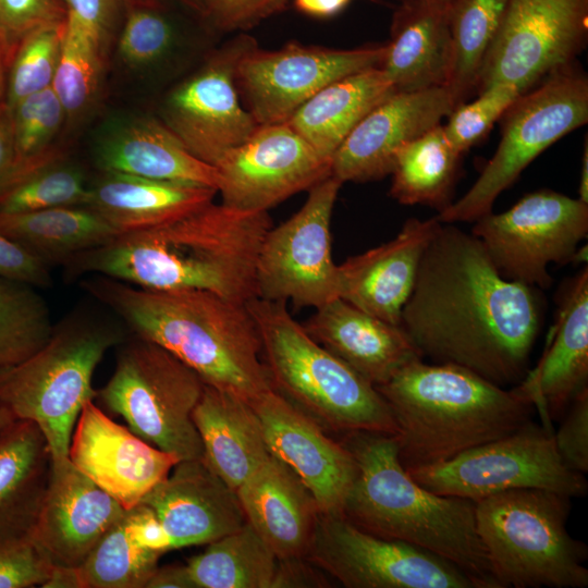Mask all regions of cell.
I'll return each mask as SVG.
<instances>
[{
  "label": "cell",
  "mask_w": 588,
  "mask_h": 588,
  "mask_svg": "<svg viewBox=\"0 0 588 588\" xmlns=\"http://www.w3.org/2000/svg\"><path fill=\"white\" fill-rule=\"evenodd\" d=\"M385 45L332 49L290 42L278 50L255 45L238 61L235 81L259 125L286 122L327 85L379 68Z\"/></svg>",
  "instance_id": "2e32d148"
},
{
  "label": "cell",
  "mask_w": 588,
  "mask_h": 588,
  "mask_svg": "<svg viewBox=\"0 0 588 588\" xmlns=\"http://www.w3.org/2000/svg\"><path fill=\"white\" fill-rule=\"evenodd\" d=\"M204 16L224 32L248 29L282 12L289 0H200Z\"/></svg>",
  "instance_id": "681fc988"
},
{
  "label": "cell",
  "mask_w": 588,
  "mask_h": 588,
  "mask_svg": "<svg viewBox=\"0 0 588 588\" xmlns=\"http://www.w3.org/2000/svg\"><path fill=\"white\" fill-rule=\"evenodd\" d=\"M432 11L449 15V12L458 0H419Z\"/></svg>",
  "instance_id": "6125c7cd"
},
{
  "label": "cell",
  "mask_w": 588,
  "mask_h": 588,
  "mask_svg": "<svg viewBox=\"0 0 588 588\" xmlns=\"http://www.w3.org/2000/svg\"><path fill=\"white\" fill-rule=\"evenodd\" d=\"M306 559L346 588H476L453 563L319 513Z\"/></svg>",
  "instance_id": "5bb4252c"
},
{
  "label": "cell",
  "mask_w": 588,
  "mask_h": 588,
  "mask_svg": "<svg viewBox=\"0 0 588 588\" xmlns=\"http://www.w3.org/2000/svg\"><path fill=\"white\" fill-rule=\"evenodd\" d=\"M132 541L139 548L164 553L172 550L170 538L151 507L139 503L125 513Z\"/></svg>",
  "instance_id": "f5cc1de1"
},
{
  "label": "cell",
  "mask_w": 588,
  "mask_h": 588,
  "mask_svg": "<svg viewBox=\"0 0 588 588\" xmlns=\"http://www.w3.org/2000/svg\"><path fill=\"white\" fill-rule=\"evenodd\" d=\"M88 188L84 170L63 158L28 173L9 187L0 196V212L85 206Z\"/></svg>",
  "instance_id": "b9f144b4"
},
{
  "label": "cell",
  "mask_w": 588,
  "mask_h": 588,
  "mask_svg": "<svg viewBox=\"0 0 588 588\" xmlns=\"http://www.w3.org/2000/svg\"><path fill=\"white\" fill-rule=\"evenodd\" d=\"M588 388V269L571 279L542 357L512 389L540 412L543 425L559 420Z\"/></svg>",
  "instance_id": "cb8c5ba5"
},
{
  "label": "cell",
  "mask_w": 588,
  "mask_h": 588,
  "mask_svg": "<svg viewBox=\"0 0 588 588\" xmlns=\"http://www.w3.org/2000/svg\"><path fill=\"white\" fill-rule=\"evenodd\" d=\"M278 558L246 523L192 556L187 569L195 588H271Z\"/></svg>",
  "instance_id": "d590c367"
},
{
  "label": "cell",
  "mask_w": 588,
  "mask_h": 588,
  "mask_svg": "<svg viewBox=\"0 0 588 588\" xmlns=\"http://www.w3.org/2000/svg\"><path fill=\"white\" fill-rule=\"evenodd\" d=\"M215 167L221 203L248 212L269 211L331 175V161L286 122L259 125Z\"/></svg>",
  "instance_id": "ac0fdd59"
},
{
  "label": "cell",
  "mask_w": 588,
  "mask_h": 588,
  "mask_svg": "<svg viewBox=\"0 0 588 588\" xmlns=\"http://www.w3.org/2000/svg\"><path fill=\"white\" fill-rule=\"evenodd\" d=\"M449 17L419 0H403L391 24L380 69L395 91L448 86L452 69Z\"/></svg>",
  "instance_id": "f546056e"
},
{
  "label": "cell",
  "mask_w": 588,
  "mask_h": 588,
  "mask_svg": "<svg viewBox=\"0 0 588 588\" xmlns=\"http://www.w3.org/2000/svg\"><path fill=\"white\" fill-rule=\"evenodd\" d=\"M14 167L12 113L4 101L0 103V196L9 188Z\"/></svg>",
  "instance_id": "11a10c76"
},
{
  "label": "cell",
  "mask_w": 588,
  "mask_h": 588,
  "mask_svg": "<svg viewBox=\"0 0 588 588\" xmlns=\"http://www.w3.org/2000/svg\"><path fill=\"white\" fill-rule=\"evenodd\" d=\"M351 0H294L298 11L315 17H329L342 11Z\"/></svg>",
  "instance_id": "6f0895ef"
},
{
  "label": "cell",
  "mask_w": 588,
  "mask_h": 588,
  "mask_svg": "<svg viewBox=\"0 0 588 588\" xmlns=\"http://www.w3.org/2000/svg\"><path fill=\"white\" fill-rule=\"evenodd\" d=\"M15 420L12 414L4 407L0 406V429Z\"/></svg>",
  "instance_id": "e7e4bbea"
},
{
  "label": "cell",
  "mask_w": 588,
  "mask_h": 588,
  "mask_svg": "<svg viewBox=\"0 0 588 588\" xmlns=\"http://www.w3.org/2000/svg\"><path fill=\"white\" fill-rule=\"evenodd\" d=\"M8 63L0 42V103L4 101L7 87Z\"/></svg>",
  "instance_id": "be15d7a7"
},
{
  "label": "cell",
  "mask_w": 588,
  "mask_h": 588,
  "mask_svg": "<svg viewBox=\"0 0 588 588\" xmlns=\"http://www.w3.org/2000/svg\"><path fill=\"white\" fill-rule=\"evenodd\" d=\"M473 234L481 242L502 277L547 289L550 264L574 261L588 233V204L551 189L522 197L501 213L475 221Z\"/></svg>",
  "instance_id": "7c38bea8"
},
{
  "label": "cell",
  "mask_w": 588,
  "mask_h": 588,
  "mask_svg": "<svg viewBox=\"0 0 588 588\" xmlns=\"http://www.w3.org/2000/svg\"><path fill=\"white\" fill-rule=\"evenodd\" d=\"M161 555L132 541L124 514L77 567L81 588H146Z\"/></svg>",
  "instance_id": "60d3db41"
},
{
  "label": "cell",
  "mask_w": 588,
  "mask_h": 588,
  "mask_svg": "<svg viewBox=\"0 0 588 588\" xmlns=\"http://www.w3.org/2000/svg\"><path fill=\"white\" fill-rule=\"evenodd\" d=\"M42 588H81L77 567L53 565Z\"/></svg>",
  "instance_id": "680465c9"
},
{
  "label": "cell",
  "mask_w": 588,
  "mask_h": 588,
  "mask_svg": "<svg viewBox=\"0 0 588 588\" xmlns=\"http://www.w3.org/2000/svg\"><path fill=\"white\" fill-rule=\"evenodd\" d=\"M69 460L126 511L139 504L181 460L148 443L87 401L74 426Z\"/></svg>",
  "instance_id": "d6986e66"
},
{
  "label": "cell",
  "mask_w": 588,
  "mask_h": 588,
  "mask_svg": "<svg viewBox=\"0 0 588 588\" xmlns=\"http://www.w3.org/2000/svg\"><path fill=\"white\" fill-rule=\"evenodd\" d=\"M255 45L248 35L233 38L164 101L163 123L191 154L211 166L259 126L242 107L235 81L238 61Z\"/></svg>",
  "instance_id": "e0dca14e"
},
{
  "label": "cell",
  "mask_w": 588,
  "mask_h": 588,
  "mask_svg": "<svg viewBox=\"0 0 588 588\" xmlns=\"http://www.w3.org/2000/svg\"><path fill=\"white\" fill-rule=\"evenodd\" d=\"M140 503L157 514L172 550L208 544L247 523L236 491L204 458L176 463Z\"/></svg>",
  "instance_id": "603a6c76"
},
{
  "label": "cell",
  "mask_w": 588,
  "mask_h": 588,
  "mask_svg": "<svg viewBox=\"0 0 588 588\" xmlns=\"http://www.w3.org/2000/svg\"><path fill=\"white\" fill-rule=\"evenodd\" d=\"M393 93L380 68L367 69L320 89L286 123L321 157L331 161L358 122Z\"/></svg>",
  "instance_id": "d6a6232c"
},
{
  "label": "cell",
  "mask_w": 588,
  "mask_h": 588,
  "mask_svg": "<svg viewBox=\"0 0 588 588\" xmlns=\"http://www.w3.org/2000/svg\"><path fill=\"white\" fill-rule=\"evenodd\" d=\"M106 49L94 34L65 19L60 59L51 86L63 108L65 121L82 118L95 102Z\"/></svg>",
  "instance_id": "74e56055"
},
{
  "label": "cell",
  "mask_w": 588,
  "mask_h": 588,
  "mask_svg": "<svg viewBox=\"0 0 588 588\" xmlns=\"http://www.w3.org/2000/svg\"><path fill=\"white\" fill-rule=\"evenodd\" d=\"M50 471L47 441L33 421L0 429V544L30 540Z\"/></svg>",
  "instance_id": "4dcf8cb0"
},
{
  "label": "cell",
  "mask_w": 588,
  "mask_h": 588,
  "mask_svg": "<svg viewBox=\"0 0 588 588\" xmlns=\"http://www.w3.org/2000/svg\"><path fill=\"white\" fill-rule=\"evenodd\" d=\"M428 490L478 501L513 489H542L583 498L588 483L561 460L552 430L530 420L516 431L434 465L407 470Z\"/></svg>",
  "instance_id": "8fae6325"
},
{
  "label": "cell",
  "mask_w": 588,
  "mask_h": 588,
  "mask_svg": "<svg viewBox=\"0 0 588 588\" xmlns=\"http://www.w3.org/2000/svg\"><path fill=\"white\" fill-rule=\"evenodd\" d=\"M176 29L164 7L130 0L119 29L117 51L130 69L159 62L175 44Z\"/></svg>",
  "instance_id": "ee69618b"
},
{
  "label": "cell",
  "mask_w": 588,
  "mask_h": 588,
  "mask_svg": "<svg viewBox=\"0 0 588 588\" xmlns=\"http://www.w3.org/2000/svg\"><path fill=\"white\" fill-rule=\"evenodd\" d=\"M146 588H195L185 565H166L156 568Z\"/></svg>",
  "instance_id": "9f6ffc18"
},
{
  "label": "cell",
  "mask_w": 588,
  "mask_h": 588,
  "mask_svg": "<svg viewBox=\"0 0 588 588\" xmlns=\"http://www.w3.org/2000/svg\"><path fill=\"white\" fill-rule=\"evenodd\" d=\"M320 571L306 558L278 559L271 588L328 587Z\"/></svg>",
  "instance_id": "db71d44e"
},
{
  "label": "cell",
  "mask_w": 588,
  "mask_h": 588,
  "mask_svg": "<svg viewBox=\"0 0 588 588\" xmlns=\"http://www.w3.org/2000/svg\"><path fill=\"white\" fill-rule=\"evenodd\" d=\"M581 201L588 204V142H585V149L581 160L580 182H579V197Z\"/></svg>",
  "instance_id": "91938a15"
},
{
  "label": "cell",
  "mask_w": 588,
  "mask_h": 588,
  "mask_svg": "<svg viewBox=\"0 0 588 588\" xmlns=\"http://www.w3.org/2000/svg\"><path fill=\"white\" fill-rule=\"evenodd\" d=\"M501 140L473 186L434 217L441 223L476 221L492 211L542 151L588 122V79L574 63L523 93L502 115Z\"/></svg>",
  "instance_id": "30bf717a"
},
{
  "label": "cell",
  "mask_w": 588,
  "mask_h": 588,
  "mask_svg": "<svg viewBox=\"0 0 588 588\" xmlns=\"http://www.w3.org/2000/svg\"><path fill=\"white\" fill-rule=\"evenodd\" d=\"M95 161L102 172L218 188L216 167L191 154L163 122L149 118L111 126L96 144Z\"/></svg>",
  "instance_id": "83f0119b"
},
{
  "label": "cell",
  "mask_w": 588,
  "mask_h": 588,
  "mask_svg": "<svg viewBox=\"0 0 588 588\" xmlns=\"http://www.w3.org/2000/svg\"><path fill=\"white\" fill-rule=\"evenodd\" d=\"M117 348L112 376L95 399L154 446L181 461L203 458L193 421L203 379L166 348L136 335Z\"/></svg>",
  "instance_id": "9c48e42d"
},
{
  "label": "cell",
  "mask_w": 588,
  "mask_h": 588,
  "mask_svg": "<svg viewBox=\"0 0 588 588\" xmlns=\"http://www.w3.org/2000/svg\"><path fill=\"white\" fill-rule=\"evenodd\" d=\"M144 3L152 4V5H161L164 7V4L169 2H177L186 7L187 9L194 11L195 13L204 16V9L200 0H137Z\"/></svg>",
  "instance_id": "94428289"
},
{
  "label": "cell",
  "mask_w": 588,
  "mask_h": 588,
  "mask_svg": "<svg viewBox=\"0 0 588 588\" xmlns=\"http://www.w3.org/2000/svg\"><path fill=\"white\" fill-rule=\"evenodd\" d=\"M52 330L50 309L37 287L0 278V369L32 356Z\"/></svg>",
  "instance_id": "ab89813d"
},
{
  "label": "cell",
  "mask_w": 588,
  "mask_h": 588,
  "mask_svg": "<svg viewBox=\"0 0 588 588\" xmlns=\"http://www.w3.org/2000/svg\"><path fill=\"white\" fill-rule=\"evenodd\" d=\"M553 434L556 451L571 469L588 471V388L580 391L563 415Z\"/></svg>",
  "instance_id": "c3c4849f"
},
{
  "label": "cell",
  "mask_w": 588,
  "mask_h": 588,
  "mask_svg": "<svg viewBox=\"0 0 588 588\" xmlns=\"http://www.w3.org/2000/svg\"><path fill=\"white\" fill-rule=\"evenodd\" d=\"M542 315L537 287L502 277L473 233L440 222L401 326L424 357L505 388L528 372Z\"/></svg>",
  "instance_id": "6da1fadb"
},
{
  "label": "cell",
  "mask_w": 588,
  "mask_h": 588,
  "mask_svg": "<svg viewBox=\"0 0 588 588\" xmlns=\"http://www.w3.org/2000/svg\"><path fill=\"white\" fill-rule=\"evenodd\" d=\"M272 220L213 201L148 229L119 234L63 264L68 277L103 275L149 290L257 297L256 264Z\"/></svg>",
  "instance_id": "7a4b0ae2"
},
{
  "label": "cell",
  "mask_w": 588,
  "mask_h": 588,
  "mask_svg": "<svg viewBox=\"0 0 588 588\" xmlns=\"http://www.w3.org/2000/svg\"><path fill=\"white\" fill-rule=\"evenodd\" d=\"M0 232L49 267L63 265L73 256L119 235L100 215L86 206L0 212Z\"/></svg>",
  "instance_id": "836d02e7"
},
{
  "label": "cell",
  "mask_w": 588,
  "mask_h": 588,
  "mask_svg": "<svg viewBox=\"0 0 588 588\" xmlns=\"http://www.w3.org/2000/svg\"><path fill=\"white\" fill-rule=\"evenodd\" d=\"M65 21L28 34L12 56L4 102L12 109L24 98L52 86L60 59Z\"/></svg>",
  "instance_id": "7bdbcfd3"
},
{
  "label": "cell",
  "mask_w": 588,
  "mask_h": 588,
  "mask_svg": "<svg viewBox=\"0 0 588 588\" xmlns=\"http://www.w3.org/2000/svg\"><path fill=\"white\" fill-rule=\"evenodd\" d=\"M125 512L69 457L51 462L30 541L52 565L78 567Z\"/></svg>",
  "instance_id": "7402d4cb"
},
{
  "label": "cell",
  "mask_w": 588,
  "mask_h": 588,
  "mask_svg": "<svg viewBox=\"0 0 588 588\" xmlns=\"http://www.w3.org/2000/svg\"><path fill=\"white\" fill-rule=\"evenodd\" d=\"M587 38L588 0H511L476 91L507 83L525 93L573 64Z\"/></svg>",
  "instance_id": "9a60e30c"
},
{
  "label": "cell",
  "mask_w": 588,
  "mask_h": 588,
  "mask_svg": "<svg viewBox=\"0 0 588 588\" xmlns=\"http://www.w3.org/2000/svg\"><path fill=\"white\" fill-rule=\"evenodd\" d=\"M340 442L357 466L342 515L370 534L453 563L476 588H501L477 531L473 500L438 494L414 480L399 458L394 434L356 431Z\"/></svg>",
  "instance_id": "277c9868"
},
{
  "label": "cell",
  "mask_w": 588,
  "mask_h": 588,
  "mask_svg": "<svg viewBox=\"0 0 588 588\" xmlns=\"http://www.w3.org/2000/svg\"><path fill=\"white\" fill-rule=\"evenodd\" d=\"M455 106L448 86L393 93L372 108L340 145L331 158V175L342 183L389 175L397 150L441 124Z\"/></svg>",
  "instance_id": "44dd1931"
},
{
  "label": "cell",
  "mask_w": 588,
  "mask_h": 588,
  "mask_svg": "<svg viewBox=\"0 0 588 588\" xmlns=\"http://www.w3.org/2000/svg\"><path fill=\"white\" fill-rule=\"evenodd\" d=\"M250 405L261 421L270 453L301 478L314 495L319 512L341 513L357 474L351 452L273 389Z\"/></svg>",
  "instance_id": "ffe728a7"
},
{
  "label": "cell",
  "mask_w": 588,
  "mask_h": 588,
  "mask_svg": "<svg viewBox=\"0 0 588 588\" xmlns=\"http://www.w3.org/2000/svg\"><path fill=\"white\" fill-rule=\"evenodd\" d=\"M66 17L94 34L107 48L120 29L130 0H62Z\"/></svg>",
  "instance_id": "f907efd6"
},
{
  "label": "cell",
  "mask_w": 588,
  "mask_h": 588,
  "mask_svg": "<svg viewBox=\"0 0 588 588\" xmlns=\"http://www.w3.org/2000/svg\"><path fill=\"white\" fill-rule=\"evenodd\" d=\"M306 332L375 387L424 358L401 324L381 320L336 297L315 309Z\"/></svg>",
  "instance_id": "484cf974"
},
{
  "label": "cell",
  "mask_w": 588,
  "mask_h": 588,
  "mask_svg": "<svg viewBox=\"0 0 588 588\" xmlns=\"http://www.w3.org/2000/svg\"><path fill=\"white\" fill-rule=\"evenodd\" d=\"M216 194L206 186L101 171L89 182L85 206L124 234L182 217L213 201Z\"/></svg>",
  "instance_id": "1f68e13d"
},
{
  "label": "cell",
  "mask_w": 588,
  "mask_h": 588,
  "mask_svg": "<svg viewBox=\"0 0 588 588\" xmlns=\"http://www.w3.org/2000/svg\"><path fill=\"white\" fill-rule=\"evenodd\" d=\"M342 184L321 180L293 216L269 229L256 264L257 297L314 309L339 297L331 219Z\"/></svg>",
  "instance_id": "4fadbf2b"
},
{
  "label": "cell",
  "mask_w": 588,
  "mask_h": 588,
  "mask_svg": "<svg viewBox=\"0 0 588 588\" xmlns=\"http://www.w3.org/2000/svg\"><path fill=\"white\" fill-rule=\"evenodd\" d=\"M49 266L0 232V278L30 284L51 285Z\"/></svg>",
  "instance_id": "816d5d0a"
},
{
  "label": "cell",
  "mask_w": 588,
  "mask_h": 588,
  "mask_svg": "<svg viewBox=\"0 0 588 588\" xmlns=\"http://www.w3.org/2000/svg\"><path fill=\"white\" fill-rule=\"evenodd\" d=\"M461 158L442 124L430 128L397 150L390 173L391 197L403 205H425L442 211L453 203Z\"/></svg>",
  "instance_id": "e575fe53"
},
{
  "label": "cell",
  "mask_w": 588,
  "mask_h": 588,
  "mask_svg": "<svg viewBox=\"0 0 588 588\" xmlns=\"http://www.w3.org/2000/svg\"><path fill=\"white\" fill-rule=\"evenodd\" d=\"M121 324L74 311L53 326L46 344L0 369V406L42 432L51 462L69 457L72 432L84 404L95 400L93 377L105 354L125 341Z\"/></svg>",
  "instance_id": "52a82bcc"
},
{
  "label": "cell",
  "mask_w": 588,
  "mask_h": 588,
  "mask_svg": "<svg viewBox=\"0 0 588 588\" xmlns=\"http://www.w3.org/2000/svg\"><path fill=\"white\" fill-rule=\"evenodd\" d=\"M510 1L458 0L449 12L453 57L448 87L455 105L476 91L482 62Z\"/></svg>",
  "instance_id": "8d00e7d4"
},
{
  "label": "cell",
  "mask_w": 588,
  "mask_h": 588,
  "mask_svg": "<svg viewBox=\"0 0 588 588\" xmlns=\"http://www.w3.org/2000/svg\"><path fill=\"white\" fill-rule=\"evenodd\" d=\"M81 285L134 335L154 342L203 381L248 403L272 390L246 303L200 290H149L103 275Z\"/></svg>",
  "instance_id": "3957f363"
},
{
  "label": "cell",
  "mask_w": 588,
  "mask_h": 588,
  "mask_svg": "<svg viewBox=\"0 0 588 588\" xmlns=\"http://www.w3.org/2000/svg\"><path fill=\"white\" fill-rule=\"evenodd\" d=\"M376 388L396 421L399 458L406 470L505 437L532 420L535 411L513 389L448 363L413 362Z\"/></svg>",
  "instance_id": "5b68a950"
},
{
  "label": "cell",
  "mask_w": 588,
  "mask_h": 588,
  "mask_svg": "<svg viewBox=\"0 0 588 588\" xmlns=\"http://www.w3.org/2000/svg\"><path fill=\"white\" fill-rule=\"evenodd\" d=\"M440 222L408 219L397 235L338 265L339 297L381 320L401 324L421 257Z\"/></svg>",
  "instance_id": "d4e9b609"
},
{
  "label": "cell",
  "mask_w": 588,
  "mask_h": 588,
  "mask_svg": "<svg viewBox=\"0 0 588 588\" xmlns=\"http://www.w3.org/2000/svg\"><path fill=\"white\" fill-rule=\"evenodd\" d=\"M236 493L247 523L278 559L306 558L320 512L293 469L270 454Z\"/></svg>",
  "instance_id": "4316f807"
},
{
  "label": "cell",
  "mask_w": 588,
  "mask_h": 588,
  "mask_svg": "<svg viewBox=\"0 0 588 588\" xmlns=\"http://www.w3.org/2000/svg\"><path fill=\"white\" fill-rule=\"evenodd\" d=\"M522 94L515 85L497 83L479 90L476 99L456 105L442 125L448 140L463 155L487 136Z\"/></svg>",
  "instance_id": "f6af8a7d"
},
{
  "label": "cell",
  "mask_w": 588,
  "mask_h": 588,
  "mask_svg": "<svg viewBox=\"0 0 588 588\" xmlns=\"http://www.w3.org/2000/svg\"><path fill=\"white\" fill-rule=\"evenodd\" d=\"M246 304L258 328L273 390L342 434H397L393 413L377 388L316 342L286 303L255 297Z\"/></svg>",
  "instance_id": "8992f818"
},
{
  "label": "cell",
  "mask_w": 588,
  "mask_h": 588,
  "mask_svg": "<svg viewBox=\"0 0 588 588\" xmlns=\"http://www.w3.org/2000/svg\"><path fill=\"white\" fill-rule=\"evenodd\" d=\"M14 167L9 187L28 173L64 158L57 136L65 122L53 89L30 95L11 109Z\"/></svg>",
  "instance_id": "f35d334b"
},
{
  "label": "cell",
  "mask_w": 588,
  "mask_h": 588,
  "mask_svg": "<svg viewBox=\"0 0 588 588\" xmlns=\"http://www.w3.org/2000/svg\"><path fill=\"white\" fill-rule=\"evenodd\" d=\"M476 526L501 588H585L587 546L566 522L571 498L525 488L475 501Z\"/></svg>",
  "instance_id": "ba28073f"
},
{
  "label": "cell",
  "mask_w": 588,
  "mask_h": 588,
  "mask_svg": "<svg viewBox=\"0 0 588 588\" xmlns=\"http://www.w3.org/2000/svg\"><path fill=\"white\" fill-rule=\"evenodd\" d=\"M66 19L62 0H0V42L9 62L32 32Z\"/></svg>",
  "instance_id": "bcb514c9"
},
{
  "label": "cell",
  "mask_w": 588,
  "mask_h": 588,
  "mask_svg": "<svg viewBox=\"0 0 588 588\" xmlns=\"http://www.w3.org/2000/svg\"><path fill=\"white\" fill-rule=\"evenodd\" d=\"M52 566L30 540L0 544V588L41 587Z\"/></svg>",
  "instance_id": "7dc6e473"
},
{
  "label": "cell",
  "mask_w": 588,
  "mask_h": 588,
  "mask_svg": "<svg viewBox=\"0 0 588 588\" xmlns=\"http://www.w3.org/2000/svg\"><path fill=\"white\" fill-rule=\"evenodd\" d=\"M193 421L203 458L235 491L271 454L254 407L234 394L205 383Z\"/></svg>",
  "instance_id": "f1b7e54d"
}]
</instances>
